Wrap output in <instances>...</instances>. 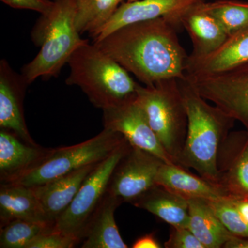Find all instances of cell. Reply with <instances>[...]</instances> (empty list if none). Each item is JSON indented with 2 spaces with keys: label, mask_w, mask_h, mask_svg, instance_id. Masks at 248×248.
Returning a JSON list of instances; mask_svg holds the SVG:
<instances>
[{
  "label": "cell",
  "mask_w": 248,
  "mask_h": 248,
  "mask_svg": "<svg viewBox=\"0 0 248 248\" xmlns=\"http://www.w3.org/2000/svg\"><path fill=\"white\" fill-rule=\"evenodd\" d=\"M93 45L145 86L186 78L188 55L179 42L176 27L166 18L129 24Z\"/></svg>",
  "instance_id": "obj_1"
},
{
  "label": "cell",
  "mask_w": 248,
  "mask_h": 248,
  "mask_svg": "<svg viewBox=\"0 0 248 248\" xmlns=\"http://www.w3.org/2000/svg\"><path fill=\"white\" fill-rule=\"evenodd\" d=\"M179 83L187 113V131L177 164L195 170L201 177L218 185V151L236 121L217 106L209 104L187 78L179 79Z\"/></svg>",
  "instance_id": "obj_2"
},
{
  "label": "cell",
  "mask_w": 248,
  "mask_h": 248,
  "mask_svg": "<svg viewBox=\"0 0 248 248\" xmlns=\"http://www.w3.org/2000/svg\"><path fill=\"white\" fill-rule=\"evenodd\" d=\"M76 13V0H54L53 8L36 23L31 38L40 50L22 68L28 85L40 77L58 76L75 51L89 43L77 29Z\"/></svg>",
  "instance_id": "obj_3"
},
{
  "label": "cell",
  "mask_w": 248,
  "mask_h": 248,
  "mask_svg": "<svg viewBox=\"0 0 248 248\" xmlns=\"http://www.w3.org/2000/svg\"><path fill=\"white\" fill-rule=\"evenodd\" d=\"M68 63L71 72L66 84L79 86L98 108L117 107L136 94L138 83L118 62L94 45L79 47Z\"/></svg>",
  "instance_id": "obj_4"
},
{
  "label": "cell",
  "mask_w": 248,
  "mask_h": 248,
  "mask_svg": "<svg viewBox=\"0 0 248 248\" xmlns=\"http://www.w3.org/2000/svg\"><path fill=\"white\" fill-rule=\"evenodd\" d=\"M135 99L165 150L177 164L187 131L179 79L163 80L153 86L138 84Z\"/></svg>",
  "instance_id": "obj_5"
},
{
  "label": "cell",
  "mask_w": 248,
  "mask_h": 248,
  "mask_svg": "<svg viewBox=\"0 0 248 248\" xmlns=\"http://www.w3.org/2000/svg\"><path fill=\"white\" fill-rule=\"evenodd\" d=\"M124 140L122 134L104 128L94 138L79 144L53 148L45 161L11 184L29 187L42 185L89 165L98 164L107 158Z\"/></svg>",
  "instance_id": "obj_6"
},
{
  "label": "cell",
  "mask_w": 248,
  "mask_h": 248,
  "mask_svg": "<svg viewBox=\"0 0 248 248\" xmlns=\"http://www.w3.org/2000/svg\"><path fill=\"white\" fill-rule=\"evenodd\" d=\"M130 146L125 138L115 151L94 167L71 205L55 221L56 231L75 236L81 242L86 223L107 194L112 172Z\"/></svg>",
  "instance_id": "obj_7"
},
{
  "label": "cell",
  "mask_w": 248,
  "mask_h": 248,
  "mask_svg": "<svg viewBox=\"0 0 248 248\" xmlns=\"http://www.w3.org/2000/svg\"><path fill=\"white\" fill-rule=\"evenodd\" d=\"M186 78L202 97L240 122L248 134V62L224 73Z\"/></svg>",
  "instance_id": "obj_8"
},
{
  "label": "cell",
  "mask_w": 248,
  "mask_h": 248,
  "mask_svg": "<svg viewBox=\"0 0 248 248\" xmlns=\"http://www.w3.org/2000/svg\"><path fill=\"white\" fill-rule=\"evenodd\" d=\"M164 161L155 155L130 146L111 176L107 192L122 202L133 203L156 185Z\"/></svg>",
  "instance_id": "obj_9"
},
{
  "label": "cell",
  "mask_w": 248,
  "mask_h": 248,
  "mask_svg": "<svg viewBox=\"0 0 248 248\" xmlns=\"http://www.w3.org/2000/svg\"><path fill=\"white\" fill-rule=\"evenodd\" d=\"M135 97L103 110L104 128L122 134L132 146L148 152L166 164H176L148 123Z\"/></svg>",
  "instance_id": "obj_10"
},
{
  "label": "cell",
  "mask_w": 248,
  "mask_h": 248,
  "mask_svg": "<svg viewBox=\"0 0 248 248\" xmlns=\"http://www.w3.org/2000/svg\"><path fill=\"white\" fill-rule=\"evenodd\" d=\"M205 0H138L120 5L108 22L93 37V42L102 40L120 28L143 21L164 17L174 27L180 26V18L192 6Z\"/></svg>",
  "instance_id": "obj_11"
},
{
  "label": "cell",
  "mask_w": 248,
  "mask_h": 248,
  "mask_svg": "<svg viewBox=\"0 0 248 248\" xmlns=\"http://www.w3.org/2000/svg\"><path fill=\"white\" fill-rule=\"evenodd\" d=\"M218 185L230 195L248 198V134L231 132L217 156Z\"/></svg>",
  "instance_id": "obj_12"
},
{
  "label": "cell",
  "mask_w": 248,
  "mask_h": 248,
  "mask_svg": "<svg viewBox=\"0 0 248 248\" xmlns=\"http://www.w3.org/2000/svg\"><path fill=\"white\" fill-rule=\"evenodd\" d=\"M28 84L22 75L12 69L9 62H0V128L18 138L37 145L28 130L24 112V100Z\"/></svg>",
  "instance_id": "obj_13"
},
{
  "label": "cell",
  "mask_w": 248,
  "mask_h": 248,
  "mask_svg": "<svg viewBox=\"0 0 248 248\" xmlns=\"http://www.w3.org/2000/svg\"><path fill=\"white\" fill-rule=\"evenodd\" d=\"M53 148L27 143L9 130H0V179L1 184L16 180L40 164Z\"/></svg>",
  "instance_id": "obj_14"
},
{
  "label": "cell",
  "mask_w": 248,
  "mask_h": 248,
  "mask_svg": "<svg viewBox=\"0 0 248 248\" xmlns=\"http://www.w3.org/2000/svg\"><path fill=\"white\" fill-rule=\"evenodd\" d=\"M248 62V27L228 36L213 53L202 58L188 55L186 76H210L231 71Z\"/></svg>",
  "instance_id": "obj_15"
},
{
  "label": "cell",
  "mask_w": 248,
  "mask_h": 248,
  "mask_svg": "<svg viewBox=\"0 0 248 248\" xmlns=\"http://www.w3.org/2000/svg\"><path fill=\"white\" fill-rule=\"evenodd\" d=\"M98 164L89 165L42 185L32 186L47 221L55 224L71 205L85 179Z\"/></svg>",
  "instance_id": "obj_16"
},
{
  "label": "cell",
  "mask_w": 248,
  "mask_h": 248,
  "mask_svg": "<svg viewBox=\"0 0 248 248\" xmlns=\"http://www.w3.org/2000/svg\"><path fill=\"white\" fill-rule=\"evenodd\" d=\"M156 184L187 200L199 198L217 201L231 196L221 186L195 175L188 170L174 164H162L156 176Z\"/></svg>",
  "instance_id": "obj_17"
},
{
  "label": "cell",
  "mask_w": 248,
  "mask_h": 248,
  "mask_svg": "<svg viewBox=\"0 0 248 248\" xmlns=\"http://www.w3.org/2000/svg\"><path fill=\"white\" fill-rule=\"evenodd\" d=\"M123 203L107 192L90 217L81 239L82 248H127L116 224V209Z\"/></svg>",
  "instance_id": "obj_18"
},
{
  "label": "cell",
  "mask_w": 248,
  "mask_h": 248,
  "mask_svg": "<svg viewBox=\"0 0 248 248\" xmlns=\"http://www.w3.org/2000/svg\"><path fill=\"white\" fill-rule=\"evenodd\" d=\"M202 4V3H201ZM187 10L180 18V26L187 31L192 41V58H202L221 46L228 35L217 19L200 7V4Z\"/></svg>",
  "instance_id": "obj_19"
},
{
  "label": "cell",
  "mask_w": 248,
  "mask_h": 248,
  "mask_svg": "<svg viewBox=\"0 0 248 248\" xmlns=\"http://www.w3.org/2000/svg\"><path fill=\"white\" fill-rule=\"evenodd\" d=\"M17 219L48 222L32 187L11 183L1 184L0 188L1 227Z\"/></svg>",
  "instance_id": "obj_20"
},
{
  "label": "cell",
  "mask_w": 248,
  "mask_h": 248,
  "mask_svg": "<svg viewBox=\"0 0 248 248\" xmlns=\"http://www.w3.org/2000/svg\"><path fill=\"white\" fill-rule=\"evenodd\" d=\"M189 221L187 228L205 248L224 247L234 235L225 227L210 206L208 200L192 198L187 200Z\"/></svg>",
  "instance_id": "obj_21"
},
{
  "label": "cell",
  "mask_w": 248,
  "mask_h": 248,
  "mask_svg": "<svg viewBox=\"0 0 248 248\" xmlns=\"http://www.w3.org/2000/svg\"><path fill=\"white\" fill-rule=\"evenodd\" d=\"M133 205L147 210L175 228H187L188 202L181 196L156 185L147 191Z\"/></svg>",
  "instance_id": "obj_22"
},
{
  "label": "cell",
  "mask_w": 248,
  "mask_h": 248,
  "mask_svg": "<svg viewBox=\"0 0 248 248\" xmlns=\"http://www.w3.org/2000/svg\"><path fill=\"white\" fill-rule=\"evenodd\" d=\"M124 0H76V25L80 34L93 37L115 14Z\"/></svg>",
  "instance_id": "obj_23"
},
{
  "label": "cell",
  "mask_w": 248,
  "mask_h": 248,
  "mask_svg": "<svg viewBox=\"0 0 248 248\" xmlns=\"http://www.w3.org/2000/svg\"><path fill=\"white\" fill-rule=\"evenodd\" d=\"M200 7L217 19L228 36L248 27V1H205L200 4Z\"/></svg>",
  "instance_id": "obj_24"
},
{
  "label": "cell",
  "mask_w": 248,
  "mask_h": 248,
  "mask_svg": "<svg viewBox=\"0 0 248 248\" xmlns=\"http://www.w3.org/2000/svg\"><path fill=\"white\" fill-rule=\"evenodd\" d=\"M55 228L48 222L17 219L1 227L0 248H27L36 238Z\"/></svg>",
  "instance_id": "obj_25"
},
{
  "label": "cell",
  "mask_w": 248,
  "mask_h": 248,
  "mask_svg": "<svg viewBox=\"0 0 248 248\" xmlns=\"http://www.w3.org/2000/svg\"><path fill=\"white\" fill-rule=\"evenodd\" d=\"M231 197L224 200L208 202L217 216L232 234L239 237L248 238V223L231 203Z\"/></svg>",
  "instance_id": "obj_26"
},
{
  "label": "cell",
  "mask_w": 248,
  "mask_h": 248,
  "mask_svg": "<svg viewBox=\"0 0 248 248\" xmlns=\"http://www.w3.org/2000/svg\"><path fill=\"white\" fill-rule=\"evenodd\" d=\"M80 242L78 238L56 231L54 228L36 238L27 248H72Z\"/></svg>",
  "instance_id": "obj_27"
},
{
  "label": "cell",
  "mask_w": 248,
  "mask_h": 248,
  "mask_svg": "<svg viewBox=\"0 0 248 248\" xmlns=\"http://www.w3.org/2000/svg\"><path fill=\"white\" fill-rule=\"evenodd\" d=\"M166 248H205L200 240L187 228L171 226L169 240L165 243Z\"/></svg>",
  "instance_id": "obj_28"
},
{
  "label": "cell",
  "mask_w": 248,
  "mask_h": 248,
  "mask_svg": "<svg viewBox=\"0 0 248 248\" xmlns=\"http://www.w3.org/2000/svg\"><path fill=\"white\" fill-rule=\"evenodd\" d=\"M8 6L17 9L37 11L41 14L48 13L53 8L54 1L50 0H1Z\"/></svg>",
  "instance_id": "obj_29"
},
{
  "label": "cell",
  "mask_w": 248,
  "mask_h": 248,
  "mask_svg": "<svg viewBox=\"0 0 248 248\" xmlns=\"http://www.w3.org/2000/svg\"><path fill=\"white\" fill-rule=\"evenodd\" d=\"M133 248H162L153 233L140 236L132 245Z\"/></svg>",
  "instance_id": "obj_30"
},
{
  "label": "cell",
  "mask_w": 248,
  "mask_h": 248,
  "mask_svg": "<svg viewBox=\"0 0 248 248\" xmlns=\"http://www.w3.org/2000/svg\"><path fill=\"white\" fill-rule=\"evenodd\" d=\"M230 201L239 212L240 215L248 223V198L231 196Z\"/></svg>",
  "instance_id": "obj_31"
},
{
  "label": "cell",
  "mask_w": 248,
  "mask_h": 248,
  "mask_svg": "<svg viewBox=\"0 0 248 248\" xmlns=\"http://www.w3.org/2000/svg\"><path fill=\"white\" fill-rule=\"evenodd\" d=\"M225 248H248V238L234 236L225 244Z\"/></svg>",
  "instance_id": "obj_32"
},
{
  "label": "cell",
  "mask_w": 248,
  "mask_h": 248,
  "mask_svg": "<svg viewBox=\"0 0 248 248\" xmlns=\"http://www.w3.org/2000/svg\"><path fill=\"white\" fill-rule=\"evenodd\" d=\"M138 1V0H127V1H129V2H131V1Z\"/></svg>",
  "instance_id": "obj_33"
}]
</instances>
